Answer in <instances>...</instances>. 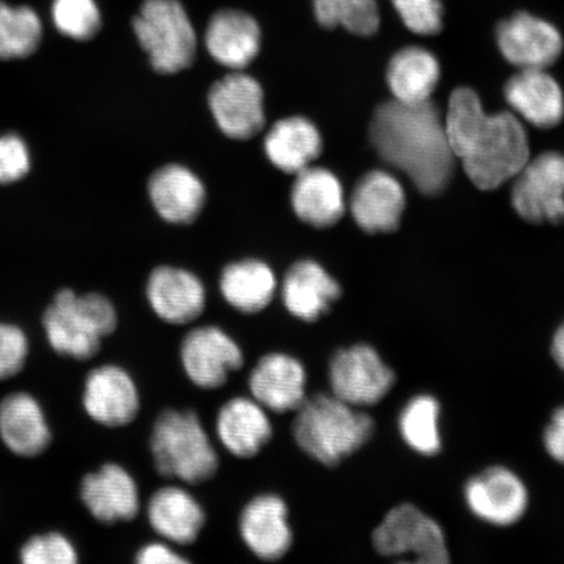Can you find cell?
I'll return each mask as SVG.
<instances>
[{
  "instance_id": "cell-1",
  "label": "cell",
  "mask_w": 564,
  "mask_h": 564,
  "mask_svg": "<svg viewBox=\"0 0 564 564\" xmlns=\"http://www.w3.org/2000/svg\"><path fill=\"white\" fill-rule=\"evenodd\" d=\"M444 127L451 151L478 188L502 186L531 160L527 132L519 119L509 111L488 115L474 89L454 90Z\"/></svg>"
},
{
  "instance_id": "cell-2",
  "label": "cell",
  "mask_w": 564,
  "mask_h": 564,
  "mask_svg": "<svg viewBox=\"0 0 564 564\" xmlns=\"http://www.w3.org/2000/svg\"><path fill=\"white\" fill-rule=\"evenodd\" d=\"M370 139L380 159L406 174L423 195L435 196L447 188L456 159L444 119L432 101L380 105Z\"/></svg>"
},
{
  "instance_id": "cell-3",
  "label": "cell",
  "mask_w": 564,
  "mask_h": 564,
  "mask_svg": "<svg viewBox=\"0 0 564 564\" xmlns=\"http://www.w3.org/2000/svg\"><path fill=\"white\" fill-rule=\"evenodd\" d=\"M292 425L295 444L313 460L336 467L371 440L376 423L371 415L334 394L307 398Z\"/></svg>"
},
{
  "instance_id": "cell-4",
  "label": "cell",
  "mask_w": 564,
  "mask_h": 564,
  "mask_svg": "<svg viewBox=\"0 0 564 564\" xmlns=\"http://www.w3.org/2000/svg\"><path fill=\"white\" fill-rule=\"evenodd\" d=\"M150 448L159 475L188 485L209 481L220 465L199 415L193 411L161 412L153 423Z\"/></svg>"
},
{
  "instance_id": "cell-5",
  "label": "cell",
  "mask_w": 564,
  "mask_h": 564,
  "mask_svg": "<svg viewBox=\"0 0 564 564\" xmlns=\"http://www.w3.org/2000/svg\"><path fill=\"white\" fill-rule=\"evenodd\" d=\"M118 326L115 305L100 293L77 295L63 289L45 312L44 328L52 348L62 356L87 361L101 348V340Z\"/></svg>"
},
{
  "instance_id": "cell-6",
  "label": "cell",
  "mask_w": 564,
  "mask_h": 564,
  "mask_svg": "<svg viewBox=\"0 0 564 564\" xmlns=\"http://www.w3.org/2000/svg\"><path fill=\"white\" fill-rule=\"evenodd\" d=\"M132 28L158 73L178 74L193 66L197 37L180 0H144Z\"/></svg>"
},
{
  "instance_id": "cell-7",
  "label": "cell",
  "mask_w": 564,
  "mask_h": 564,
  "mask_svg": "<svg viewBox=\"0 0 564 564\" xmlns=\"http://www.w3.org/2000/svg\"><path fill=\"white\" fill-rule=\"evenodd\" d=\"M372 544L380 555L404 562H449L443 529L414 505H400L388 512L372 533Z\"/></svg>"
},
{
  "instance_id": "cell-8",
  "label": "cell",
  "mask_w": 564,
  "mask_h": 564,
  "mask_svg": "<svg viewBox=\"0 0 564 564\" xmlns=\"http://www.w3.org/2000/svg\"><path fill=\"white\" fill-rule=\"evenodd\" d=\"M334 397L356 408L376 405L392 390L393 370L369 344L337 350L328 365Z\"/></svg>"
},
{
  "instance_id": "cell-9",
  "label": "cell",
  "mask_w": 564,
  "mask_h": 564,
  "mask_svg": "<svg viewBox=\"0 0 564 564\" xmlns=\"http://www.w3.org/2000/svg\"><path fill=\"white\" fill-rule=\"evenodd\" d=\"M511 202L528 223H564V154L547 152L529 160L514 176Z\"/></svg>"
},
{
  "instance_id": "cell-10",
  "label": "cell",
  "mask_w": 564,
  "mask_h": 564,
  "mask_svg": "<svg viewBox=\"0 0 564 564\" xmlns=\"http://www.w3.org/2000/svg\"><path fill=\"white\" fill-rule=\"evenodd\" d=\"M180 358L189 382L206 391L223 388L230 373L242 369L245 364L242 348L216 326L188 330L181 343Z\"/></svg>"
},
{
  "instance_id": "cell-11",
  "label": "cell",
  "mask_w": 564,
  "mask_h": 564,
  "mask_svg": "<svg viewBox=\"0 0 564 564\" xmlns=\"http://www.w3.org/2000/svg\"><path fill=\"white\" fill-rule=\"evenodd\" d=\"M212 116L230 139L249 140L265 126L264 91L252 76L232 70L212 86L208 95Z\"/></svg>"
},
{
  "instance_id": "cell-12",
  "label": "cell",
  "mask_w": 564,
  "mask_h": 564,
  "mask_svg": "<svg viewBox=\"0 0 564 564\" xmlns=\"http://www.w3.org/2000/svg\"><path fill=\"white\" fill-rule=\"evenodd\" d=\"M496 35L500 53L520 69H545L563 52L560 31L549 21L525 11L500 21Z\"/></svg>"
},
{
  "instance_id": "cell-13",
  "label": "cell",
  "mask_w": 564,
  "mask_h": 564,
  "mask_svg": "<svg viewBox=\"0 0 564 564\" xmlns=\"http://www.w3.org/2000/svg\"><path fill=\"white\" fill-rule=\"evenodd\" d=\"M243 544L260 561L276 562L291 552L294 535L289 509L278 494L264 492L246 503L239 514Z\"/></svg>"
},
{
  "instance_id": "cell-14",
  "label": "cell",
  "mask_w": 564,
  "mask_h": 564,
  "mask_svg": "<svg viewBox=\"0 0 564 564\" xmlns=\"http://www.w3.org/2000/svg\"><path fill=\"white\" fill-rule=\"evenodd\" d=\"M464 497L471 513L498 527L518 523L529 503L524 482L505 467H491L470 478Z\"/></svg>"
},
{
  "instance_id": "cell-15",
  "label": "cell",
  "mask_w": 564,
  "mask_h": 564,
  "mask_svg": "<svg viewBox=\"0 0 564 564\" xmlns=\"http://www.w3.org/2000/svg\"><path fill=\"white\" fill-rule=\"evenodd\" d=\"M305 366L288 352L272 351L259 358L249 377L252 399L265 411L278 414L295 412L305 403Z\"/></svg>"
},
{
  "instance_id": "cell-16",
  "label": "cell",
  "mask_w": 564,
  "mask_h": 564,
  "mask_svg": "<svg viewBox=\"0 0 564 564\" xmlns=\"http://www.w3.org/2000/svg\"><path fill=\"white\" fill-rule=\"evenodd\" d=\"M83 403L91 420L112 429L135 421L141 405L135 380L117 365H104L89 372Z\"/></svg>"
},
{
  "instance_id": "cell-17",
  "label": "cell",
  "mask_w": 564,
  "mask_h": 564,
  "mask_svg": "<svg viewBox=\"0 0 564 564\" xmlns=\"http://www.w3.org/2000/svg\"><path fill=\"white\" fill-rule=\"evenodd\" d=\"M147 299L153 313L173 326H186L199 319L206 308L207 294L203 282L183 268H154L147 282Z\"/></svg>"
},
{
  "instance_id": "cell-18",
  "label": "cell",
  "mask_w": 564,
  "mask_h": 564,
  "mask_svg": "<svg viewBox=\"0 0 564 564\" xmlns=\"http://www.w3.org/2000/svg\"><path fill=\"white\" fill-rule=\"evenodd\" d=\"M80 496L91 517L104 524L131 521L140 511L135 478L118 464H106L84 477Z\"/></svg>"
},
{
  "instance_id": "cell-19",
  "label": "cell",
  "mask_w": 564,
  "mask_h": 564,
  "mask_svg": "<svg viewBox=\"0 0 564 564\" xmlns=\"http://www.w3.org/2000/svg\"><path fill=\"white\" fill-rule=\"evenodd\" d=\"M341 286L315 260H300L282 281L281 299L288 313L305 323L321 321L341 297Z\"/></svg>"
},
{
  "instance_id": "cell-20",
  "label": "cell",
  "mask_w": 564,
  "mask_h": 564,
  "mask_svg": "<svg viewBox=\"0 0 564 564\" xmlns=\"http://www.w3.org/2000/svg\"><path fill=\"white\" fill-rule=\"evenodd\" d=\"M405 209V193L393 175L373 171L362 176L350 197V212L358 227L371 235L399 228Z\"/></svg>"
},
{
  "instance_id": "cell-21",
  "label": "cell",
  "mask_w": 564,
  "mask_h": 564,
  "mask_svg": "<svg viewBox=\"0 0 564 564\" xmlns=\"http://www.w3.org/2000/svg\"><path fill=\"white\" fill-rule=\"evenodd\" d=\"M204 44L218 65L231 70H243L259 55L262 31L249 13L221 10L210 18Z\"/></svg>"
},
{
  "instance_id": "cell-22",
  "label": "cell",
  "mask_w": 564,
  "mask_h": 564,
  "mask_svg": "<svg viewBox=\"0 0 564 564\" xmlns=\"http://www.w3.org/2000/svg\"><path fill=\"white\" fill-rule=\"evenodd\" d=\"M148 194L162 220L174 225L194 223L207 197L199 176L180 164L158 169L148 182Z\"/></svg>"
},
{
  "instance_id": "cell-23",
  "label": "cell",
  "mask_w": 564,
  "mask_h": 564,
  "mask_svg": "<svg viewBox=\"0 0 564 564\" xmlns=\"http://www.w3.org/2000/svg\"><path fill=\"white\" fill-rule=\"evenodd\" d=\"M216 434L229 454L252 458L272 441L273 426L270 415L257 400L237 397L218 411Z\"/></svg>"
},
{
  "instance_id": "cell-24",
  "label": "cell",
  "mask_w": 564,
  "mask_h": 564,
  "mask_svg": "<svg viewBox=\"0 0 564 564\" xmlns=\"http://www.w3.org/2000/svg\"><path fill=\"white\" fill-rule=\"evenodd\" d=\"M147 518L153 531L176 545H193L206 525V511L192 492L164 486L152 494Z\"/></svg>"
},
{
  "instance_id": "cell-25",
  "label": "cell",
  "mask_w": 564,
  "mask_h": 564,
  "mask_svg": "<svg viewBox=\"0 0 564 564\" xmlns=\"http://www.w3.org/2000/svg\"><path fill=\"white\" fill-rule=\"evenodd\" d=\"M295 175L291 195L295 216L317 229L330 228L340 221L345 197L337 176L316 166H308Z\"/></svg>"
},
{
  "instance_id": "cell-26",
  "label": "cell",
  "mask_w": 564,
  "mask_h": 564,
  "mask_svg": "<svg viewBox=\"0 0 564 564\" xmlns=\"http://www.w3.org/2000/svg\"><path fill=\"white\" fill-rule=\"evenodd\" d=\"M505 97L519 116L540 129H552L563 119V91L545 69H520L507 82Z\"/></svg>"
},
{
  "instance_id": "cell-27",
  "label": "cell",
  "mask_w": 564,
  "mask_h": 564,
  "mask_svg": "<svg viewBox=\"0 0 564 564\" xmlns=\"http://www.w3.org/2000/svg\"><path fill=\"white\" fill-rule=\"evenodd\" d=\"M323 140L316 126L305 117L280 119L264 138L268 160L279 171L297 174L319 158Z\"/></svg>"
},
{
  "instance_id": "cell-28",
  "label": "cell",
  "mask_w": 564,
  "mask_h": 564,
  "mask_svg": "<svg viewBox=\"0 0 564 564\" xmlns=\"http://www.w3.org/2000/svg\"><path fill=\"white\" fill-rule=\"evenodd\" d=\"M0 436L12 453L37 456L51 443L45 415L37 401L26 393H13L0 404Z\"/></svg>"
},
{
  "instance_id": "cell-29",
  "label": "cell",
  "mask_w": 564,
  "mask_h": 564,
  "mask_svg": "<svg viewBox=\"0 0 564 564\" xmlns=\"http://www.w3.org/2000/svg\"><path fill=\"white\" fill-rule=\"evenodd\" d=\"M276 289V274L270 265L258 259L230 263L224 268L220 278L224 300L246 315L262 313L271 305Z\"/></svg>"
},
{
  "instance_id": "cell-30",
  "label": "cell",
  "mask_w": 564,
  "mask_h": 564,
  "mask_svg": "<svg viewBox=\"0 0 564 564\" xmlns=\"http://www.w3.org/2000/svg\"><path fill=\"white\" fill-rule=\"evenodd\" d=\"M440 79L438 59L419 46L405 47L394 54L387 68V83L394 100L404 104L429 101Z\"/></svg>"
},
{
  "instance_id": "cell-31",
  "label": "cell",
  "mask_w": 564,
  "mask_h": 564,
  "mask_svg": "<svg viewBox=\"0 0 564 564\" xmlns=\"http://www.w3.org/2000/svg\"><path fill=\"white\" fill-rule=\"evenodd\" d=\"M441 405L430 394H419L404 406L399 419L401 438L409 448L423 456H433L442 448Z\"/></svg>"
},
{
  "instance_id": "cell-32",
  "label": "cell",
  "mask_w": 564,
  "mask_h": 564,
  "mask_svg": "<svg viewBox=\"0 0 564 564\" xmlns=\"http://www.w3.org/2000/svg\"><path fill=\"white\" fill-rule=\"evenodd\" d=\"M41 19L31 7H13L0 0V59L32 55L41 44Z\"/></svg>"
},
{
  "instance_id": "cell-33",
  "label": "cell",
  "mask_w": 564,
  "mask_h": 564,
  "mask_svg": "<svg viewBox=\"0 0 564 564\" xmlns=\"http://www.w3.org/2000/svg\"><path fill=\"white\" fill-rule=\"evenodd\" d=\"M314 13L326 30L341 26L359 37H370L380 26L377 0H314Z\"/></svg>"
},
{
  "instance_id": "cell-34",
  "label": "cell",
  "mask_w": 564,
  "mask_h": 564,
  "mask_svg": "<svg viewBox=\"0 0 564 564\" xmlns=\"http://www.w3.org/2000/svg\"><path fill=\"white\" fill-rule=\"evenodd\" d=\"M52 17L56 30L76 41L94 39L102 24L96 0H53Z\"/></svg>"
},
{
  "instance_id": "cell-35",
  "label": "cell",
  "mask_w": 564,
  "mask_h": 564,
  "mask_svg": "<svg viewBox=\"0 0 564 564\" xmlns=\"http://www.w3.org/2000/svg\"><path fill=\"white\" fill-rule=\"evenodd\" d=\"M391 2L409 31L419 35H435L443 30L442 0H391Z\"/></svg>"
},
{
  "instance_id": "cell-36",
  "label": "cell",
  "mask_w": 564,
  "mask_h": 564,
  "mask_svg": "<svg viewBox=\"0 0 564 564\" xmlns=\"http://www.w3.org/2000/svg\"><path fill=\"white\" fill-rule=\"evenodd\" d=\"M25 564H75L77 553L73 544L59 533L34 538L21 550Z\"/></svg>"
},
{
  "instance_id": "cell-37",
  "label": "cell",
  "mask_w": 564,
  "mask_h": 564,
  "mask_svg": "<svg viewBox=\"0 0 564 564\" xmlns=\"http://www.w3.org/2000/svg\"><path fill=\"white\" fill-rule=\"evenodd\" d=\"M28 356V340L19 327L0 323V380L17 376Z\"/></svg>"
},
{
  "instance_id": "cell-38",
  "label": "cell",
  "mask_w": 564,
  "mask_h": 564,
  "mask_svg": "<svg viewBox=\"0 0 564 564\" xmlns=\"http://www.w3.org/2000/svg\"><path fill=\"white\" fill-rule=\"evenodd\" d=\"M31 169L30 152L18 135L0 137V183L23 178Z\"/></svg>"
},
{
  "instance_id": "cell-39",
  "label": "cell",
  "mask_w": 564,
  "mask_h": 564,
  "mask_svg": "<svg viewBox=\"0 0 564 564\" xmlns=\"http://www.w3.org/2000/svg\"><path fill=\"white\" fill-rule=\"evenodd\" d=\"M547 454L564 465V405L556 409L544 433Z\"/></svg>"
},
{
  "instance_id": "cell-40",
  "label": "cell",
  "mask_w": 564,
  "mask_h": 564,
  "mask_svg": "<svg viewBox=\"0 0 564 564\" xmlns=\"http://www.w3.org/2000/svg\"><path fill=\"white\" fill-rule=\"evenodd\" d=\"M135 562L138 564H186L189 560L162 542H152L138 550Z\"/></svg>"
},
{
  "instance_id": "cell-41",
  "label": "cell",
  "mask_w": 564,
  "mask_h": 564,
  "mask_svg": "<svg viewBox=\"0 0 564 564\" xmlns=\"http://www.w3.org/2000/svg\"><path fill=\"white\" fill-rule=\"evenodd\" d=\"M552 356L556 365L564 371V322L553 337Z\"/></svg>"
}]
</instances>
